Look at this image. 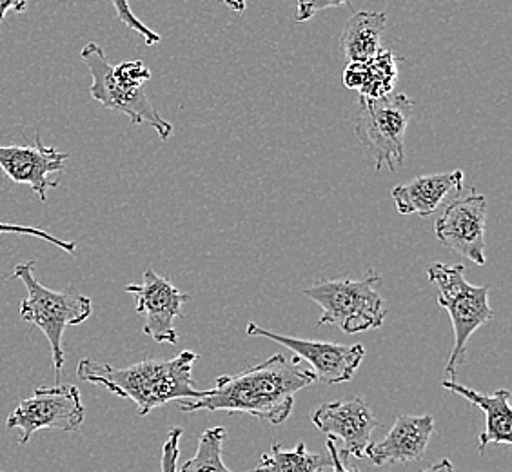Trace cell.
Wrapping results in <instances>:
<instances>
[{
	"mask_svg": "<svg viewBox=\"0 0 512 472\" xmlns=\"http://www.w3.org/2000/svg\"><path fill=\"white\" fill-rule=\"evenodd\" d=\"M284 354H273L264 364L237 374L218 376L215 387L197 400H180L182 413H244L280 425L295 407V396L315 384L311 371H302Z\"/></svg>",
	"mask_w": 512,
	"mask_h": 472,
	"instance_id": "1",
	"label": "cell"
},
{
	"mask_svg": "<svg viewBox=\"0 0 512 472\" xmlns=\"http://www.w3.org/2000/svg\"><path fill=\"white\" fill-rule=\"evenodd\" d=\"M197 360L198 354L182 351L171 360H144L117 369L84 358L77 365V376L82 382L102 385L109 393L128 398L137 405L138 416H148L173 400H197L206 394L195 389L193 365Z\"/></svg>",
	"mask_w": 512,
	"mask_h": 472,
	"instance_id": "2",
	"label": "cell"
},
{
	"mask_svg": "<svg viewBox=\"0 0 512 472\" xmlns=\"http://www.w3.org/2000/svg\"><path fill=\"white\" fill-rule=\"evenodd\" d=\"M35 262H24L15 267L10 280H20L28 296L20 304V318L24 322L37 325L50 342L51 356H53V369L55 380L60 384L62 367H64V347L62 336L71 325L84 324L93 313L91 298L80 295L73 289L68 291H53L42 286L33 273Z\"/></svg>",
	"mask_w": 512,
	"mask_h": 472,
	"instance_id": "3",
	"label": "cell"
},
{
	"mask_svg": "<svg viewBox=\"0 0 512 472\" xmlns=\"http://www.w3.org/2000/svg\"><path fill=\"white\" fill-rule=\"evenodd\" d=\"M378 284L380 275L371 271L360 280H324L302 293L320 305L318 325H336L345 335H355L384 325L387 309Z\"/></svg>",
	"mask_w": 512,
	"mask_h": 472,
	"instance_id": "4",
	"label": "cell"
},
{
	"mask_svg": "<svg viewBox=\"0 0 512 472\" xmlns=\"http://www.w3.org/2000/svg\"><path fill=\"white\" fill-rule=\"evenodd\" d=\"M429 282L438 287V304L451 316L454 329V347L447 373L456 378L458 367L465 360L469 338L493 320L494 311L489 305V286H473L463 276L462 264L449 266L436 262L427 269Z\"/></svg>",
	"mask_w": 512,
	"mask_h": 472,
	"instance_id": "5",
	"label": "cell"
},
{
	"mask_svg": "<svg viewBox=\"0 0 512 472\" xmlns=\"http://www.w3.org/2000/svg\"><path fill=\"white\" fill-rule=\"evenodd\" d=\"M414 102L404 93L382 99H360L355 133L376 169L396 171L404 164V140L413 117Z\"/></svg>",
	"mask_w": 512,
	"mask_h": 472,
	"instance_id": "6",
	"label": "cell"
},
{
	"mask_svg": "<svg viewBox=\"0 0 512 472\" xmlns=\"http://www.w3.org/2000/svg\"><path fill=\"white\" fill-rule=\"evenodd\" d=\"M80 57L88 66L91 75V97L106 109H113L124 113L131 120V124L137 126H151L162 140H168L173 135V124L158 115L153 102L148 99L144 89L122 88L111 75V64L104 50L97 42L86 44Z\"/></svg>",
	"mask_w": 512,
	"mask_h": 472,
	"instance_id": "7",
	"label": "cell"
},
{
	"mask_svg": "<svg viewBox=\"0 0 512 472\" xmlns=\"http://www.w3.org/2000/svg\"><path fill=\"white\" fill-rule=\"evenodd\" d=\"M86 416L80 391L75 385L39 387L28 400H22L11 411L6 427L20 431L19 445L30 442L31 436L44 429L77 431Z\"/></svg>",
	"mask_w": 512,
	"mask_h": 472,
	"instance_id": "8",
	"label": "cell"
},
{
	"mask_svg": "<svg viewBox=\"0 0 512 472\" xmlns=\"http://www.w3.org/2000/svg\"><path fill=\"white\" fill-rule=\"evenodd\" d=\"M247 335L256 338H267L287 347L296 354L293 364H300L302 360L309 362L313 367L311 373L316 380H322L324 384H345L353 380L356 369L364 362V345H340L333 342H320V340H304L296 336L276 335L273 331H267L266 327H260L255 322L247 325Z\"/></svg>",
	"mask_w": 512,
	"mask_h": 472,
	"instance_id": "9",
	"label": "cell"
},
{
	"mask_svg": "<svg viewBox=\"0 0 512 472\" xmlns=\"http://www.w3.org/2000/svg\"><path fill=\"white\" fill-rule=\"evenodd\" d=\"M126 293L137 298V313L144 318V335L158 344H178L175 320L182 316V305L191 302V296L155 273L153 267L144 271L142 284H129Z\"/></svg>",
	"mask_w": 512,
	"mask_h": 472,
	"instance_id": "10",
	"label": "cell"
},
{
	"mask_svg": "<svg viewBox=\"0 0 512 472\" xmlns=\"http://www.w3.org/2000/svg\"><path fill=\"white\" fill-rule=\"evenodd\" d=\"M485 220L487 200L471 193L454 198L436 220L434 233L440 244L469 258L476 266H485Z\"/></svg>",
	"mask_w": 512,
	"mask_h": 472,
	"instance_id": "11",
	"label": "cell"
},
{
	"mask_svg": "<svg viewBox=\"0 0 512 472\" xmlns=\"http://www.w3.org/2000/svg\"><path fill=\"white\" fill-rule=\"evenodd\" d=\"M313 423L333 442L344 443L342 458H365L371 436L380 427L375 414L364 398L322 404L313 413Z\"/></svg>",
	"mask_w": 512,
	"mask_h": 472,
	"instance_id": "12",
	"label": "cell"
},
{
	"mask_svg": "<svg viewBox=\"0 0 512 472\" xmlns=\"http://www.w3.org/2000/svg\"><path fill=\"white\" fill-rule=\"evenodd\" d=\"M69 153L42 146L39 133H35L33 146H0V169L13 184H24L46 202L48 189L59 186L51 175L64 171Z\"/></svg>",
	"mask_w": 512,
	"mask_h": 472,
	"instance_id": "13",
	"label": "cell"
},
{
	"mask_svg": "<svg viewBox=\"0 0 512 472\" xmlns=\"http://www.w3.org/2000/svg\"><path fill=\"white\" fill-rule=\"evenodd\" d=\"M433 433L434 418L431 414H402L396 418L393 429L382 442L371 443L367 447L365 456L378 467L393 463L418 462L427 451Z\"/></svg>",
	"mask_w": 512,
	"mask_h": 472,
	"instance_id": "14",
	"label": "cell"
},
{
	"mask_svg": "<svg viewBox=\"0 0 512 472\" xmlns=\"http://www.w3.org/2000/svg\"><path fill=\"white\" fill-rule=\"evenodd\" d=\"M463 171H449L416 177L400 186L393 187L391 197L400 215L429 217L440 207L445 198L460 193L463 187Z\"/></svg>",
	"mask_w": 512,
	"mask_h": 472,
	"instance_id": "15",
	"label": "cell"
},
{
	"mask_svg": "<svg viewBox=\"0 0 512 472\" xmlns=\"http://www.w3.org/2000/svg\"><path fill=\"white\" fill-rule=\"evenodd\" d=\"M442 387L451 393L460 394L467 402L480 407L485 413V429L480 434L478 453L483 456L489 443L512 445V409L509 391L500 389L493 394H480L465 385L456 384L454 380H445Z\"/></svg>",
	"mask_w": 512,
	"mask_h": 472,
	"instance_id": "16",
	"label": "cell"
},
{
	"mask_svg": "<svg viewBox=\"0 0 512 472\" xmlns=\"http://www.w3.org/2000/svg\"><path fill=\"white\" fill-rule=\"evenodd\" d=\"M396 79L398 59L389 50L380 51L367 62H351L344 71L345 88L358 91L360 99H382L393 93Z\"/></svg>",
	"mask_w": 512,
	"mask_h": 472,
	"instance_id": "17",
	"label": "cell"
},
{
	"mask_svg": "<svg viewBox=\"0 0 512 472\" xmlns=\"http://www.w3.org/2000/svg\"><path fill=\"white\" fill-rule=\"evenodd\" d=\"M385 22L387 15L380 11H358L347 20L342 31L340 48L349 64L375 59L382 51Z\"/></svg>",
	"mask_w": 512,
	"mask_h": 472,
	"instance_id": "18",
	"label": "cell"
},
{
	"mask_svg": "<svg viewBox=\"0 0 512 472\" xmlns=\"http://www.w3.org/2000/svg\"><path fill=\"white\" fill-rule=\"evenodd\" d=\"M325 467H331V456L309 453L306 443H298L291 451L273 443L269 453L262 454L260 465L249 472H320Z\"/></svg>",
	"mask_w": 512,
	"mask_h": 472,
	"instance_id": "19",
	"label": "cell"
},
{
	"mask_svg": "<svg viewBox=\"0 0 512 472\" xmlns=\"http://www.w3.org/2000/svg\"><path fill=\"white\" fill-rule=\"evenodd\" d=\"M224 427L207 429L198 440L197 454L182 465L180 472H235L222 462V445L226 440Z\"/></svg>",
	"mask_w": 512,
	"mask_h": 472,
	"instance_id": "20",
	"label": "cell"
},
{
	"mask_svg": "<svg viewBox=\"0 0 512 472\" xmlns=\"http://www.w3.org/2000/svg\"><path fill=\"white\" fill-rule=\"evenodd\" d=\"M111 75L122 88L128 89H142V86L151 79V71L142 60L120 62L111 68Z\"/></svg>",
	"mask_w": 512,
	"mask_h": 472,
	"instance_id": "21",
	"label": "cell"
},
{
	"mask_svg": "<svg viewBox=\"0 0 512 472\" xmlns=\"http://www.w3.org/2000/svg\"><path fill=\"white\" fill-rule=\"evenodd\" d=\"M111 4L115 8V13H117L120 22H124L129 30L138 33L148 46H155V44L162 40L157 31L149 30L148 26L131 11L128 0H111Z\"/></svg>",
	"mask_w": 512,
	"mask_h": 472,
	"instance_id": "22",
	"label": "cell"
},
{
	"mask_svg": "<svg viewBox=\"0 0 512 472\" xmlns=\"http://www.w3.org/2000/svg\"><path fill=\"white\" fill-rule=\"evenodd\" d=\"M0 235H24L33 236V238H39L44 240L48 244L59 247L62 251H66L69 255H73L77 251V244L75 242H68V240H60L57 236L50 235L46 231H42L39 227L33 226H19V224H6V222H0Z\"/></svg>",
	"mask_w": 512,
	"mask_h": 472,
	"instance_id": "23",
	"label": "cell"
},
{
	"mask_svg": "<svg viewBox=\"0 0 512 472\" xmlns=\"http://www.w3.org/2000/svg\"><path fill=\"white\" fill-rule=\"evenodd\" d=\"M182 427H173L169 431L166 442L162 443V458L160 467L162 472H178V456H180V438H182Z\"/></svg>",
	"mask_w": 512,
	"mask_h": 472,
	"instance_id": "24",
	"label": "cell"
},
{
	"mask_svg": "<svg viewBox=\"0 0 512 472\" xmlns=\"http://www.w3.org/2000/svg\"><path fill=\"white\" fill-rule=\"evenodd\" d=\"M338 6H351V0H296L295 22H307L316 13Z\"/></svg>",
	"mask_w": 512,
	"mask_h": 472,
	"instance_id": "25",
	"label": "cell"
},
{
	"mask_svg": "<svg viewBox=\"0 0 512 472\" xmlns=\"http://www.w3.org/2000/svg\"><path fill=\"white\" fill-rule=\"evenodd\" d=\"M327 449H329V456H331V467L335 472H358V469H347L345 467L344 458L340 456V451L336 447V443L327 438Z\"/></svg>",
	"mask_w": 512,
	"mask_h": 472,
	"instance_id": "26",
	"label": "cell"
},
{
	"mask_svg": "<svg viewBox=\"0 0 512 472\" xmlns=\"http://www.w3.org/2000/svg\"><path fill=\"white\" fill-rule=\"evenodd\" d=\"M26 8H28V0H0V22H4L10 11L22 13Z\"/></svg>",
	"mask_w": 512,
	"mask_h": 472,
	"instance_id": "27",
	"label": "cell"
},
{
	"mask_svg": "<svg viewBox=\"0 0 512 472\" xmlns=\"http://www.w3.org/2000/svg\"><path fill=\"white\" fill-rule=\"evenodd\" d=\"M422 472H456L454 471L453 463L449 460H442V462L434 463L431 467H427Z\"/></svg>",
	"mask_w": 512,
	"mask_h": 472,
	"instance_id": "28",
	"label": "cell"
},
{
	"mask_svg": "<svg viewBox=\"0 0 512 472\" xmlns=\"http://www.w3.org/2000/svg\"><path fill=\"white\" fill-rule=\"evenodd\" d=\"M220 2H224L229 10L237 11V13L246 10V0H220Z\"/></svg>",
	"mask_w": 512,
	"mask_h": 472,
	"instance_id": "29",
	"label": "cell"
}]
</instances>
